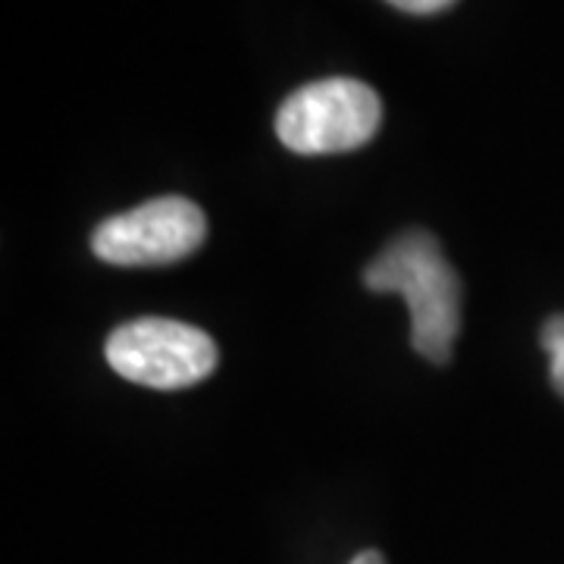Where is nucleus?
<instances>
[{"instance_id":"nucleus-1","label":"nucleus","mask_w":564,"mask_h":564,"mask_svg":"<svg viewBox=\"0 0 564 564\" xmlns=\"http://www.w3.org/2000/svg\"><path fill=\"white\" fill-rule=\"evenodd\" d=\"M370 292H399L411 311V345L426 361L448 364L462 329L464 289L426 229H408L364 270Z\"/></svg>"},{"instance_id":"nucleus-2","label":"nucleus","mask_w":564,"mask_h":564,"mask_svg":"<svg viewBox=\"0 0 564 564\" xmlns=\"http://www.w3.org/2000/svg\"><path fill=\"white\" fill-rule=\"evenodd\" d=\"M383 104L358 79H321L282 101L276 135L295 154H343L377 135Z\"/></svg>"},{"instance_id":"nucleus-3","label":"nucleus","mask_w":564,"mask_h":564,"mask_svg":"<svg viewBox=\"0 0 564 564\" xmlns=\"http://www.w3.org/2000/svg\"><path fill=\"white\" fill-rule=\"evenodd\" d=\"M107 364L129 383L188 389L217 370L220 351L217 343L192 323L141 317L110 333Z\"/></svg>"},{"instance_id":"nucleus-4","label":"nucleus","mask_w":564,"mask_h":564,"mask_svg":"<svg viewBox=\"0 0 564 564\" xmlns=\"http://www.w3.org/2000/svg\"><path fill=\"white\" fill-rule=\"evenodd\" d=\"M204 236L207 220L202 207L170 195L104 220L91 236V248L101 261L117 267H161L195 254Z\"/></svg>"},{"instance_id":"nucleus-5","label":"nucleus","mask_w":564,"mask_h":564,"mask_svg":"<svg viewBox=\"0 0 564 564\" xmlns=\"http://www.w3.org/2000/svg\"><path fill=\"white\" fill-rule=\"evenodd\" d=\"M540 343H543L545 355H549V377L555 392L564 399V314H555L543 323V333H540Z\"/></svg>"},{"instance_id":"nucleus-6","label":"nucleus","mask_w":564,"mask_h":564,"mask_svg":"<svg viewBox=\"0 0 564 564\" xmlns=\"http://www.w3.org/2000/svg\"><path fill=\"white\" fill-rule=\"evenodd\" d=\"M392 7L408 10V13H440L445 7H452L455 0H389Z\"/></svg>"},{"instance_id":"nucleus-7","label":"nucleus","mask_w":564,"mask_h":564,"mask_svg":"<svg viewBox=\"0 0 564 564\" xmlns=\"http://www.w3.org/2000/svg\"><path fill=\"white\" fill-rule=\"evenodd\" d=\"M351 564H386V562L380 552H361V555H355V562Z\"/></svg>"}]
</instances>
